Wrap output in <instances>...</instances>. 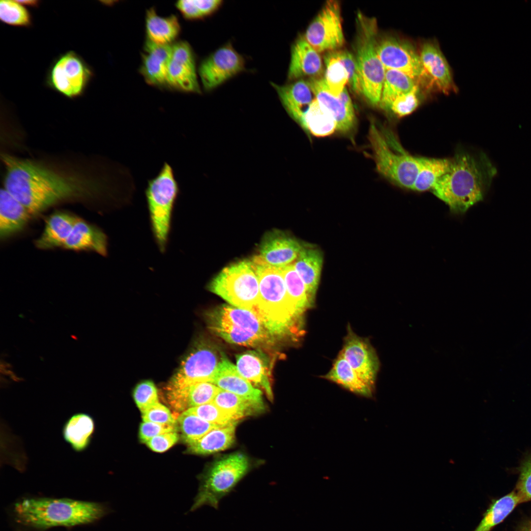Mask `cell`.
<instances>
[{"label": "cell", "instance_id": "6da1fadb", "mask_svg": "<svg viewBox=\"0 0 531 531\" xmlns=\"http://www.w3.org/2000/svg\"><path fill=\"white\" fill-rule=\"evenodd\" d=\"M4 188L36 215L64 201L102 192L98 182L61 173L29 159L5 154Z\"/></svg>", "mask_w": 531, "mask_h": 531}, {"label": "cell", "instance_id": "7a4b0ae2", "mask_svg": "<svg viewBox=\"0 0 531 531\" xmlns=\"http://www.w3.org/2000/svg\"><path fill=\"white\" fill-rule=\"evenodd\" d=\"M496 174L484 153L460 152L431 190L452 212L464 213L483 200Z\"/></svg>", "mask_w": 531, "mask_h": 531}, {"label": "cell", "instance_id": "3957f363", "mask_svg": "<svg viewBox=\"0 0 531 531\" xmlns=\"http://www.w3.org/2000/svg\"><path fill=\"white\" fill-rule=\"evenodd\" d=\"M111 512L106 503L45 497L23 498L17 501L12 508L16 523L38 531L94 523Z\"/></svg>", "mask_w": 531, "mask_h": 531}, {"label": "cell", "instance_id": "277c9868", "mask_svg": "<svg viewBox=\"0 0 531 531\" xmlns=\"http://www.w3.org/2000/svg\"><path fill=\"white\" fill-rule=\"evenodd\" d=\"M251 262L259 285L253 313L272 335L286 334L300 316L287 292L281 268L266 264L257 255Z\"/></svg>", "mask_w": 531, "mask_h": 531}, {"label": "cell", "instance_id": "5b68a950", "mask_svg": "<svg viewBox=\"0 0 531 531\" xmlns=\"http://www.w3.org/2000/svg\"><path fill=\"white\" fill-rule=\"evenodd\" d=\"M368 139L378 173L397 186L412 189L418 157L407 153L392 133L377 122H370Z\"/></svg>", "mask_w": 531, "mask_h": 531}, {"label": "cell", "instance_id": "8992f818", "mask_svg": "<svg viewBox=\"0 0 531 531\" xmlns=\"http://www.w3.org/2000/svg\"><path fill=\"white\" fill-rule=\"evenodd\" d=\"M180 193L172 167L164 162L158 174L148 179L145 191L150 228L158 249L167 250L174 209Z\"/></svg>", "mask_w": 531, "mask_h": 531}, {"label": "cell", "instance_id": "52a82bcc", "mask_svg": "<svg viewBox=\"0 0 531 531\" xmlns=\"http://www.w3.org/2000/svg\"><path fill=\"white\" fill-rule=\"evenodd\" d=\"M209 330L228 343L253 347H264L273 336L252 311L223 304L207 315Z\"/></svg>", "mask_w": 531, "mask_h": 531}, {"label": "cell", "instance_id": "ba28073f", "mask_svg": "<svg viewBox=\"0 0 531 531\" xmlns=\"http://www.w3.org/2000/svg\"><path fill=\"white\" fill-rule=\"evenodd\" d=\"M354 56L362 78V95L372 106L379 105L386 70L378 55L376 18L358 12Z\"/></svg>", "mask_w": 531, "mask_h": 531}, {"label": "cell", "instance_id": "9c48e42d", "mask_svg": "<svg viewBox=\"0 0 531 531\" xmlns=\"http://www.w3.org/2000/svg\"><path fill=\"white\" fill-rule=\"evenodd\" d=\"M249 466L248 458L241 453L232 454L216 461L203 477L190 511L204 505L217 509L220 502L245 476Z\"/></svg>", "mask_w": 531, "mask_h": 531}, {"label": "cell", "instance_id": "30bf717a", "mask_svg": "<svg viewBox=\"0 0 531 531\" xmlns=\"http://www.w3.org/2000/svg\"><path fill=\"white\" fill-rule=\"evenodd\" d=\"M207 288L230 305L252 312L258 302L259 281L251 260H240L225 267Z\"/></svg>", "mask_w": 531, "mask_h": 531}, {"label": "cell", "instance_id": "8fae6325", "mask_svg": "<svg viewBox=\"0 0 531 531\" xmlns=\"http://www.w3.org/2000/svg\"><path fill=\"white\" fill-rule=\"evenodd\" d=\"M94 76L91 67L73 51L58 56L49 66L46 87L69 98L81 96Z\"/></svg>", "mask_w": 531, "mask_h": 531}, {"label": "cell", "instance_id": "7c38bea8", "mask_svg": "<svg viewBox=\"0 0 531 531\" xmlns=\"http://www.w3.org/2000/svg\"><path fill=\"white\" fill-rule=\"evenodd\" d=\"M304 37L318 53L337 50L344 43L341 7L329 0L308 27Z\"/></svg>", "mask_w": 531, "mask_h": 531}, {"label": "cell", "instance_id": "4fadbf2b", "mask_svg": "<svg viewBox=\"0 0 531 531\" xmlns=\"http://www.w3.org/2000/svg\"><path fill=\"white\" fill-rule=\"evenodd\" d=\"M340 352L359 378L375 390L380 364L376 352L369 340L357 335L349 324L343 348Z\"/></svg>", "mask_w": 531, "mask_h": 531}, {"label": "cell", "instance_id": "5bb4252c", "mask_svg": "<svg viewBox=\"0 0 531 531\" xmlns=\"http://www.w3.org/2000/svg\"><path fill=\"white\" fill-rule=\"evenodd\" d=\"M221 357L212 347H197L182 361L167 386L181 387L197 382L211 383Z\"/></svg>", "mask_w": 531, "mask_h": 531}, {"label": "cell", "instance_id": "9a60e30c", "mask_svg": "<svg viewBox=\"0 0 531 531\" xmlns=\"http://www.w3.org/2000/svg\"><path fill=\"white\" fill-rule=\"evenodd\" d=\"M378 55L385 70L402 72L416 81L424 78L420 55L410 43L392 36L378 40Z\"/></svg>", "mask_w": 531, "mask_h": 531}, {"label": "cell", "instance_id": "2e32d148", "mask_svg": "<svg viewBox=\"0 0 531 531\" xmlns=\"http://www.w3.org/2000/svg\"><path fill=\"white\" fill-rule=\"evenodd\" d=\"M245 61L230 44L215 51L201 63L199 74L206 90L215 88L243 71Z\"/></svg>", "mask_w": 531, "mask_h": 531}, {"label": "cell", "instance_id": "e0dca14e", "mask_svg": "<svg viewBox=\"0 0 531 531\" xmlns=\"http://www.w3.org/2000/svg\"><path fill=\"white\" fill-rule=\"evenodd\" d=\"M167 83L185 92H200L194 57L186 42H179L172 45Z\"/></svg>", "mask_w": 531, "mask_h": 531}, {"label": "cell", "instance_id": "ac0fdd59", "mask_svg": "<svg viewBox=\"0 0 531 531\" xmlns=\"http://www.w3.org/2000/svg\"><path fill=\"white\" fill-rule=\"evenodd\" d=\"M304 244L283 232L274 230L265 236L257 256L270 266L283 267L295 261Z\"/></svg>", "mask_w": 531, "mask_h": 531}, {"label": "cell", "instance_id": "d6986e66", "mask_svg": "<svg viewBox=\"0 0 531 531\" xmlns=\"http://www.w3.org/2000/svg\"><path fill=\"white\" fill-rule=\"evenodd\" d=\"M316 98L333 116L336 131L350 134L355 129L356 118L354 106L345 104L338 96L331 93L323 78H311L308 80Z\"/></svg>", "mask_w": 531, "mask_h": 531}, {"label": "cell", "instance_id": "ffe728a7", "mask_svg": "<svg viewBox=\"0 0 531 531\" xmlns=\"http://www.w3.org/2000/svg\"><path fill=\"white\" fill-rule=\"evenodd\" d=\"M211 383L222 390L244 398L263 402L262 391L242 376L236 367L223 353Z\"/></svg>", "mask_w": 531, "mask_h": 531}, {"label": "cell", "instance_id": "44dd1931", "mask_svg": "<svg viewBox=\"0 0 531 531\" xmlns=\"http://www.w3.org/2000/svg\"><path fill=\"white\" fill-rule=\"evenodd\" d=\"M323 67L319 53L306 40L304 36H300L292 47L288 79L295 81L307 76L319 77L322 73Z\"/></svg>", "mask_w": 531, "mask_h": 531}, {"label": "cell", "instance_id": "7402d4cb", "mask_svg": "<svg viewBox=\"0 0 531 531\" xmlns=\"http://www.w3.org/2000/svg\"><path fill=\"white\" fill-rule=\"evenodd\" d=\"M271 84L288 114L300 126L305 112L316 98L308 81L301 79L284 85Z\"/></svg>", "mask_w": 531, "mask_h": 531}, {"label": "cell", "instance_id": "603a6c76", "mask_svg": "<svg viewBox=\"0 0 531 531\" xmlns=\"http://www.w3.org/2000/svg\"><path fill=\"white\" fill-rule=\"evenodd\" d=\"M220 388L206 382L181 387L167 386V398L172 407L181 413L191 408L212 402Z\"/></svg>", "mask_w": 531, "mask_h": 531}, {"label": "cell", "instance_id": "cb8c5ba5", "mask_svg": "<svg viewBox=\"0 0 531 531\" xmlns=\"http://www.w3.org/2000/svg\"><path fill=\"white\" fill-rule=\"evenodd\" d=\"M424 78L428 79L431 84L444 93H448L453 87V82L449 65L437 44L424 43L419 54Z\"/></svg>", "mask_w": 531, "mask_h": 531}, {"label": "cell", "instance_id": "d4e9b609", "mask_svg": "<svg viewBox=\"0 0 531 531\" xmlns=\"http://www.w3.org/2000/svg\"><path fill=\"white\" fill-rule=\"evenodd\" d=\"M172 52V45L170 44L160 45L147 40L141 72L148 83L156 86L167 83L168 66Z\"/></svg>", "mask_w": 531, "mask_h": 531}, {"label": "cell", "instance_id": "484cf974", "mask_svg": "<svg viewBox=\"0 0 531 531\" xmlns=\"http://www.w3.org/2000/svg\"><path fill=\"white\" fill-rule=\"evenodd\" d=\"M236 368L245 379L263 388L272 399L270 370L266 356L259 350L248 351L236 356Z\"/></svg>", "mask_w": 531, "mask_h": 531}, {"label": "cell", "instance_id": "4316f807", "mask_svg": "<svg viewBox=\"0 0 531 531\" xmlns=\"http://www.w3.org/2000/svg\"><path fill=\"white\" fill-rule=\"evenodd\" d=\"M108 237L100 228L77 218L63 248L75 251L89 250L106 256Z\"/></svg>", "mask_w": 531, "mask_h": 531}, {"label": "cell", "instance_id": "83f0119b", "mask_svg": "<svg viewBox=\"0 0 531 531\" xmlns=\"http://www.w3.org/2000/svg\"><path fill=\"white\" fill-rule=\"evenodd\" d=\"M293 264L306 286L311 301L314 304L323 265L322 251L314 246L304 244Z\"/></svg>", "mask_w": 531, "mask_h": 531}, {"label": "cell", "instance_id": "f1b7e54d", "mask_svg": "<svg viewBox=\"0 0 531 531\" xmlns=\"http://www.w3.org/2000/svg\"><path fill=\"white\" fill-rule=\"evenodd\" d=\"M31 214L6 189L0 192V237L5 239L20 232L27 224Z\"/></svg>", "mask_w": 531, "mask_h": 531}, {"label": "cell", "instance_id": "f546056e", "mask_svg": "<svg viewBox=\"0 0 531 531\" xmlns=\"http://www.w3.org/2000/svg\"><path fill=\"white\" fill-rule=\"evenodd\" d=\"M322 378L362 397L373 398L375 390L366 384L339 352L333 365Z\"/></svg>", "mask_w": 531, "mask_h": 531}, {"label": "cell", "instance_id": "4dcf8cb0", "mask_svg": "<svg viewBox=\"0 0 531 531\" xmlns=\"http://www.w3.org/2000/svg\"><path fill=\"white\" fill-rule=\"evenodd\" d=\"M76 219L77 217L65 212L52 214L46 220L42 233L35 241L36 247L41 249L63 248Z\"/></svg>", "mask_w": 531, "mask_h": 531}, {"label": "cell", "instance_id": "1f68e13d", "mask_svg": "<svg viewBox=\"0 0 531 531\" xmlns=\"http://www.w3.org/2000/svg\"><path fill=\"white\" fill-rule=\"evenodd\" d=\"M95 431V422L90 415L78 413L72 415L64 423L62 436L65 441L76 452L86 450Z\"/></svg>", "mask_w": 531, "mask_h": 531}, {"label": "cell", "instance_id": "d6a6232c", "mask_svg": "<svg viewBox=\"0 0 531 531\" xmlns=\"http://www.w3.org/2000/svg\"><path fill=\"white\" fill-rule=\"evenodd\" d=\"M237 422L213 429L200 439L189 445L190 451L197 454L206 455L229 448L235 441Z\"/></svg>", "mask_w": 531, "mask_h": 531}, {"label": "cell", "instance_id": "836d02e7", "mask_svg": "<svg viewBox=\"0 0 531 531\" xmlns=\"http://www.w3.org/2000/svg\"><path fill=\"white\" fill-rule=\"evenodd\" d=\"M212 402L237 421L244 417L259 414L265 410L263 402L247 399L221 389Z\"/></svg>", "mask_w": 531, "mask_h": 531}, {"label": "cell", "instance_id": "e575fe53", "mask_svg": "<svg viewBox=\"0 0 531 531\" xmlns=\"http://www.w3.org/2000/svg\"><path fill=\"white\" fill-rule=\"evenodd\" d=\"M300 126L307 134L318 137L329 136L336 131L333 116L316 98L305 112Z\"/></svg>", "mask_w": 531, "mask_h": 531}, {"label": "cell", "instance_id": "d590c367", "mask_svg": "<svg viewBox=\"0 0 531 531\" xmlns=\"http://www.w3.org/2000/svg\"><path fill=\"white\" fill-rule=\"evenodd\" d=\"M146 25L148 39L160 45H169L180 31V26L176 16L160 17L152 8L147 13Z\"/></svg>", "mask_w": 531, "mask_h": 531}, {"label": "cell", "instance_id": "8d00e7d4", "mask_svg": "<svg viewBox=\"0 0 531 531\" xmlns=\"http://www.w3.org/2000/svg\"><path fill=\"white\" fill-rule=\"evenodd\" d=\"M451 159L418 157V167L412 190L422 192L432 190L447 172Z\"/></svg>", "mask_w": 531, "mask_h": 531}, {"label": "cell", "instance_id": "74e56055", "mask_svg": "<svg viewBox=\"0 0 531 531\" xmlns=\"http://www.w3.org/2000/svg\"><path fill=\"white\" fill-rule=\"evenodd\" d=\"M418 87L416 81L407 74L395 70H386L379 105L388 111L396 98Z\"/></svg>", "mask_w": 531, "mask_h": 531}, {"label": "cell", "instance_id": "f35d334b", "mask_svg": "<svg viewBox=\"0 0 531 531\" xmlns=\"http://www.w3.org/2000/svg\"><path fill=\"white\" fill-rule=\"evenodd\" d=\"M288 295L299 316L314 306L306 286L295 269L293 264L280 267Z\"/></svg>", "mask_w": 531, "mask_h": 531}, {"label": "cell", "instance_id": "ab89813d", "mask_svg": "<svg viewBox=\"0 0 531 531\" xmlns=\"http://www.w3.org/2000/svg\"><path fill=\"white\" fill-rule=\"evenodd\" d=\"M520 503V498L514 491L496 500L487 509L482 520L473 531H490L493 527L502 522Z\"/></svg>", "mask_w": 531, "mask_h": 531}, {"label": "cell", "instance_id": "60d3db41", "mask_svg": "<svg viewBox=\"0 0 531 531\" xmlns=\"http://www.w3.org/2000/svg\"><path fill=\"white\" fill-rule=\"evenodd\" d=\"M326 66L324 82L329 91L338 97L346 85L348 83L349 76L343 64L334 55L333 51L328 52L324 58Z\"/></svg>", "mask_w": 531, "mask_h": 531}, {"label": "cell", "instance_id": "b9f144b4", "mask_svg": "<svg viewBox=\"0 0 531 531\" xmlns=\"http://www.w3.org/2000/svg\"><path fill=\"white\" fill-rule=\"evenodd\" d=\"M177 420L182 438L188 445L200 439L213 429L220 426L185 412L177 416Z\"/></svg>", "mask_w": 531, "mask_h": 531}, {"label": "cell", "instance_id": "7bdbcfd3", "mask_svg": "<svg viewBox=\"0 0 531 531\" xmlns=\"http://www.w3.org/2000/svg\"><path fill=\"white\" fill-rule=\"evenodd\" d=\"M0 19L2 23L14 27L29 28L32 24L31 13L17 0L0 1Z\"/></svg>", "mask_w": 531, "mask_h": 531}, {"label": "cell", "instance_id": "ee69618b", "mask_svg": "<svg viewBox=\"0 0 531 531\" xmlns=\"http://www.w3.org/2000/svg\"><path fill=\"white\" fill-rule=\"evenodd\" d=\"M184 412L195 415L210 423L219 426L226 425L237 422L234 420L212 402L191 408Z\"/></svg>", "mask_w": 531, "mask_h": 531}, {"label": "cell", "instance_id": "f6af8a7d", "mask_svg": "<svg viewBox=\"0 0 531 531\" xmlns=\"http://www.w3.org/2000/svg\"><path fill=\"white\" fill-rule=\"evenodd\" d=\"M334 55L343 64L348 73V85L356 94L362 95V78L356 59L346 50L332 51Z\"/></svg>", "mask_w": 531, "mask_h": 531}, {"label": "cell", "instance_id": "bcb514c9", "mask_svg": "<svg viewBox=\"0 0 531 531\" xmlns=\"http://www.w3.org/2000/svg\"><path fill=\"white\" fill-rule=\"evenodd\" d=\"M133 397L141 413L158 401L157 388L151 381H146L135 388Z\"/></svg>", "mask_w": 531, "mask_h": 531}, {"label": "cell", "instance_id": "7dc6e473", "mask_svg": "<svg viewBox=\"0 0 531 531\" xmlns=\"http://www.w3.org/2000/svg\"><path fill=\"white\" fill-rule=\"evenodd\" d=\"M418 94V87L407 93L398 97L392 103L388 111L399 118L411 114L419 105Z\"/></svg>", "mask_w": 531, "mask_h": 531}, {"label": "cell", "instance_id": "c3c4849f", "mask_svg": "<svg viewBox=\"0 0 531 531\" xmlns=\"http://www.w3.org/2000/svg\"><path fill=\"white\" fill-rule=\"evenodd\" d=\"M144 421L165 424H177V418L166 406L159 402L142 412Z\"/></svg>", "mask_w": 531, "mask_h": 531}, {"label": "cell", "instance_id": "681fc988", "mask_svg": "<svg viewBox=\"0 0 531 531\" xmlns=\"http://www.w3.org/2000/svg\"><path fill=\"white\" fill-rule=\"evenodd\" d=\"M516 489L521 503L531 500V457L521 465Z\"/></svg>", "mask_w": 531, "mask_h": 531}, {"label": "cell", "instance_id": "f907efd6", "mask_svg": "<svg viewBox=\"0 0 531 531\" xmlns=\"http://www.w3.org/2000/svg\"><path fill=\"white\" fill-rule=\"evenodd\" d=\"M177 424H165L144 421L139 429V437L142 442H146L156 436L166 433L177 432Z\"/></svg>", "mask_w": 531, "mask_h": 531}, {"label": "cell", "instance_id": "816d5d0a", "mask_svg": "<svg viewBox=\"0 0 531 531\" xmlns=\"http://www.w3.org/2000/svg\"><path fill=\"white\" fill-rule=\"evenodd\" d=\"M179 439L177 432L166 433L156 436L145 442L153 451L163 452L173 446Z\"/></svg>", "mask_w": 531, "mask_h": 531}, {"label": "cell", "instance_id": "f5cc1de1", "mask_svg": "<svg viewBox=\"0 0 531 531\" xmlns=\"http://www.w3.org/2000/svg\"><path fill=\"white\" fill-rule=\"evenodd\" d=\"M177 9L188 19H196L202 16L195 5L193 0H181L176 3Z\"/></svg>", "mask_w": 531, "mask_h": 531}, {"label": "cell", "instance_id": "db71d44e", "mask_svg": "<svg viewBox=\"0 0 531 531\" xmlns=\"http://www.w3.org/2000/svg\"><path fill=\"white\" fill-rule=\"evenodd\" d=\"M202 17L215 11L221 4L220 0H193Z\"/></svg>", "mask_w": 531, "mask_h": 531}, {"label": "cell", "instance_id": "11a10c76", "mask_svg": "<svg viewBox=\"0 0 531 531\" xmlns=\"http://www.w3.org/2000/svg\"><path fill=\"white\" fill-rule=\"evenodd\" d=\"M17 1L26 7L29 6L33 8L38 7L40 2V1L38 0H24Z\"/></svg>", "mask_w": 531, "mask_h": 531}, {"label": "cell", "instance_id": "9f6ffc18", "mask_svg": "<svg viewBox=\"0 0 531 531\" xmlns=\"http://www.w3.org/2000/svg\"><path fill=\"white\" fill-rule=\"evenodd\" d=\"M516 531H531V521H526L522 524Z\"/></svg>", "mask_w": 531, "mask_h": 531}]
</instances>
